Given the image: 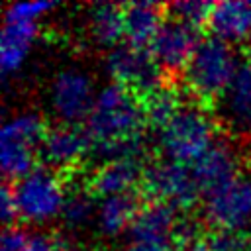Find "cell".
<instances>
[{"instance_id": "cell-1", "label": "cell", "mask_w": 251, "mask_h": 251, "mask_svg": "<svg viewBox=\"0 0 251 251\" xmlns=\"http://www.w3.org/2000/svg\"><path fill=\"white\" fill-rule=\"evenodd\" d=\"M145 126L147 120L141 98L114 82L98 88L92 110L84 120L90 149L104 161L124 157L139 159Z\"/></svg>"}, {"instance_id": "cell-2", "label": "cell", "mask_w": 251, "mask_h": 251, "mask_svg": "<svg viewBox=\"0 0 251 251\" xmlns=\"http://www.w3.org/2000/svg\"><path fill=\"white\" fill-rule=\"evenodd\" d=\"M237 55L231 45L216 39H200L190 63L182 71L186 90L202 104L220 102L239 71Z\"/></svg>"}, {"instance_id": "cell-3", "label": "cell", "mask_w": 251, "mask_h": 251, "mask_svg": "<svg viewBox=\"0 0 251 251\" xmlns=\"http://www.w3.org/2000/svg\"><path fill=\"white\" fill-rule=\"evenodd\" d=\"M218 129L202 106H182L175 118L157 131V145L163 159L194 165L216 141Z\"/></svg>"}, {"instance_id": "cell-4", "label": "cell", "mask_w": 251, "mask_h": 251, "mask_svg": "<svg viewBox=\"0 0 251 251\" xmlns=\"http://www.w3.org/2000/svg\"><path fill=\"white\" fill-rule=\"evenodd\" d=\"M47 129L43 116L35 110H22L4 120L0 129V167L6 178L16 182L35 169V157Z\"/></svg>"}, {"instance_id": "cell-5", "label": "cell", "mask_w": 251, "mask_h": 251, "mask_svg": "<svg viewBox=\"0 0 251 251\" xmlns=\"http://www.w3.org/2000/svg\"><path fill=\"white\" fill-rule=\"evenodd\" d=\"M12 192L18 218L33 226H43L61 216L69 190L59 173L47 167H35L31 173L12 182Z\"/></svg>"}, {"instance_id": "cell-6", "label": "cell", "mask_w": 251, "mask_h": 251, "mask_svg": "<svg viewBox=\"0 0 251 251\" xmlns=\"http://www.w3.org/2000/svg\"><path fill=\"white\" fill-rule=\"evenodd\" d=\"M202 216L214 231H243L251 226V176L239 173L204 192Z\"/></svg>"}, {"instance_id": "cell-7", "label": "cell", "mask_w": 251, "mask_h": 251, "mask_svg": "<svg viewBox=\"0 0 251 251\" xmlns=\"http://www.w3.org/2000/svg\"><path fill=\"white\" fill-rule=\"evenodd\" d=\"M141 188L153 198V202H161L175 212L190 210L202 192L192 167L163 157L145 167Z\"/></svg>"}, {"instance_id": "cell-8", "label": "cell", "mask_w": 251, "mask_h": 251, "mask_svg": "<svg viewBox=\"0 0 251 251\" xmlns=\"http://www.w3.org/2000/svg\"><path fill=\"white\" fill-rule=\"evenodd\" d=\"M96 92L94 80L86 71L67 67L53 75L47 86V106L59 124L76 126L88 118Z\"/></svg>"}, {"instance_id": "cell-9", "label": "cell", "mask_w": 251, "mask_h": 251, "mask_svg": "<svg viewBox=\"0 0 251 251\" xmlns=\"http://www.w3.org/2000/svg\"><path fill=\"white\" fill-rule=\"evenodd\" d=\"M102 69L114 84L129 88L139 98H145L163 86V71L151 57L149 49H139L129 43L110 49L102 59Z\"/></svg>"}, {"instance_id": "cell-10", "label": "cell", "mask_w": 251, "mask_h": 251, "mask_svg": "<svg viewBox=\"0 0 251 251\" xmlns=\"http://www.w3.org/2000/svg\"><path fill=\"white\" fill-rule=\"evenodd\" d=\"M90 139L78 126L57 124L47 129L41 145L39 157L47 169L55 173H73L82 159L90 153Z\"/></svg>"}, {"instance_id": "cell-11", "label": "cell", "mask_w": 251, "mask_h": 251, "mask_svg": "<svg viewBox=\"0 0 251 251\" xmlns=\"http://www.w3.org/2000/svg\"><path fill=\"white\" fill-rule=\"evenodd\" d=\"M200 43L198 29L167 20L149 45V53L165 73H182Z\"/></svg>"}, {"instance_id": "cell-12", "label": "cell", "mask_w": 251, "mask_h": 251, "mask_svg": "<svg viewBox=\"0 0 251 251\" xmlns=\"http://www.w3.org/2000/svg\"><path fill=\"white\" fill-rule=\"evenodd\" d=\"M143 167L135 157L124 159H110L104 161L88 178V188L94 196H118V194H131L143 178Z\"/></svg>"}, {"instance_id": "cell-13", "label": "cell", "mask_w": 251, "mask_h": 251, "mask_svg": "<svg viewBox=\"0 0 251 251\" xmlns=\"http://www.w3.org/2000/svg\"><path fill=\"white\" fill-rule=\"evenodd\" d=\"M39 24L16 18H4L0 35V69L4 76L16 75L27 61L37 39Z\"/></svg>"}, {"instance_id": "cell-14", "label": "cell", "mask_w": 251, "mask_h": 251, "mask_svg": "<svg viewBox=\"0 0 251 251\" xmlns=\"http://www.w3.org/2000/svg\"><path fill=\"white\" fill-rule=\"evenodd\" d=\"M212 37L235 45L251 41V2L243 0H220L212 6L208 20Z\"/></svg>"}, {"instance_id": "cell-15", "label": "cell", "mask_w": 251, "mask_h": 251, "mask_svg": "<svg viewBox=\"0 0 251 251\" xmlns=\"http://www.w3.org/2000/svg\"><path fill=\"white\" fill-rule=\"evenodd\" d=\"M222 120L237 135H251V65H241L224 98L220 100Z\"/></svg>"}, {"instance_id": "cell-16", "label": "cell", "mask_w": 251, "mask_h": 251, "mask_svg": "<svg viewBox=\"0 0 251 251\" xmlns=\"http://www.w3.org/2000/svg\"><path fill=\"white\" fill-rule=\"evenodd\" d=\"M192 173L204 194L239 175V155L235 153L231 143L218 139L192 165Z\"/></svg>"}, {"instance_id": "cell-17", "label": "cell", "mask_w": 251, "mask_h": 251, "mask_svg": "<svg viewBox=\"0 0 251 251\" xmlns=\"http://www.w3.org/2000/svg\"><path fill=\"white\" fill-rule=\"evenodd\" d=\"M84 27H86L88 39L94 45L108 51L118 47L122 37H126L124 6L114 2L90 4L84 12Z\"/></svg>"}, {"instance_id": "cell-18", "label": "cell", "mask_w": 251, "mask_h": 251, "mask_svg": "<svg viewBox=\"0 0 251 251\" xmlns=\"http://www.w3.org/2000/svg\"><path fill=\"white\" fill-rule=\"evenodd\" d=\"M165 6L157 2H129L124 6L126 12V39L129 45L139 49H149L151 41L163 27Z\"/></svg>"}, {"instance_id": "cell-19", "label": "cell", "mask_w": 251, "mask_h": 251, "mask_svg": "<svg viewBox=\"0 0 251 251\" xmlns=\"http://www.w3.org/2000/svg\"><path fill=\"white\" fill-rule=\"evenodd\" d=\"M176 212L161 202H149L139 208L127 229L129 239L137 241H173L176 227Z\"/></svg>"}, {"instance_id": "cell-20", "label": "cell", "mask_w": 251, "mask_h": 251, "mask_svg": "<svg viewBox=\"0 0 251 251\" xmlns=\"http://www.w3.org/2000/svg\"><path fill=\"white\" fill-rule=\"evenodd\" d=\"M139 208L141 206L133 192L100 198L96 202V216H94L96 229L104 237H116L129 229Z\"/></svg>"}, {"instance_id": "cell-21", "label": "cell", "mask_w": 251, "mask_h": 251, "mask_svg": "<svg viewBox=\"0 0 251 251\" xmlns=\"http://www.w3.org/2000/svg\"><path fill=\"white\" fill-rule=\"evenodd\" d=\"M143 102V112H145V120L147 126H151L153 129H161L163 126H167L175 114L184 106L180 100V94L176 88L173 86H159L155 92H151L149 96L141 98Z\"/></svg>"}, {"instance_id": "cell-22", "label": "cell", "mask_w": 251, "mask_h": 251, "mask_svg": "<svg viewBox=\"0 0 251 251\" xmlns=\"http://www.w3.org/2000/svg\"><path fill=\"white\" fill-rule=\"evenodd\" d=\"M96 216V204H94V194L90 192L88 186H76L67 192L63 210H61V222L69 229H80L88 226Z\"/></svg>"}, {"instance_id": "cell-23", "label": "cell", "mask_w": 251, "mask_h": 251, "mask_svg": "<svg viewBox=\"0 0 251 251\" xmlns=\"http://www.w3.org/2000/svg\"><path fill=\"white\" fill-rule=\"evenodd\" d=\"M212 6L210 2L204 0H178L167 6V12L171 14V20H176L188 27H202L208 25L210 14H212Z\"/></svg>"}, {"instance_id": "cell-24", "label": "cell", "mask_w": 251, "mask_h": 251, "mask_svg": "<svg viewBox=\"0 0 251 251\" xmlns=\"http://www.w3.org/2000/svg\"><path fill=\"white\" fill-rule=\"evenodd\" d=\"M57 4L55 2H45V0H35V2H12L4 10V18H16V20H27L39 24V20L49 14Z\"/></svg>"}, {"instance_id": "cell-25", "label": "cell", "mask_w": 251, "mask_h": 251, "mask_svg": "<svg viewBox=\"0 0 251 251\" xmlns=\"http://www.w3.org/2000/svg\"><path fill=\"white\" fill-rule=\"evenodd\" d=\"M212 251H247L249 239L241 231H214L206 237Z\"/></svg>"}, {"instance_id": "cell-26", "label": "cell", "mask_w": 251, "mask_h": 251, "mask_svg": "<svg viewBox=\"0 0 251 251\" xmlns=\"http://www.w3.org/2000/svg\"><path fill=\"white\" fill-rule=\"evenodd\" d=\"M25 251H71V249H69V243L57 233L33 231L29 233Z\"/></svg>"}, {"instance_id": "cell-27", "label": "cell", "mask_w": 251, "mask_h": 251, "mask_svg": "<svg viewBox=\"0 0 251 251\" xmlns=\"http://www.w3.org/2000/svg\"><path fill=\"white\" fill-rule=\"evenodd\" d=\"M198 239H202V237H200V227H198V224H196L194 220H190V218H178L176 227H175V233H173L175 245H176L178 249H184V247H188L190 243H194V241H198Z\"/></svg>"}, {"instance_id": "cell-28", "label": "cell", "mask_w": 251, "mask_h": 251, "mask_svg": "<svg viewBox=\"0 0 251 251\" xmlns=\"http://www.w3.org/2000/svg\"><path fill=\"white\" fill-rule=\"evenodd\" d=\"M27 239H29V233L20 226L4 227L0 237V251H25Z\"/></svg>"}, {"instance_id": "cell-29", "label": "cell", "mask_w": 251, "mask_h": 251, "mask_svg": "<svg viewBox=\"0 0 251 251\" xmlns=\"http://www.w3.org/2000/svg\"><path fill=\"white\" fill-rule=\"evenodd\" d=\"M0 218L4 222L6 227L16 226V218H18V208H16V200H14V192L12 186H2L0 190Z\"/></svg>"}, {"instance_id": "cell-30", "label": "cell", "mask_w": 251, "mask_h": 251, "mask_svg": "<svg viewBox=\"0 0 251 251\" xmlns=\"http://www.w3.org/2000/svg\"><path fill=\"white\" fill-rule=\"evenodd\" d=\"M120 251H178L175 241H137L127 239Z\"/></svg>"}, {"instance_id": "cell-31", "label": "cell", "mask_w": 251, "mask_h": 251, "mask_svg": "<svg viewBox=\"0 0 251 251\" xmlns=\"http://www.w3.org/2000/svg\"><path fill=\"white\" fill-rule=\"evenodd\" d=\"M182 251H212V249H210V243H208V239H198V241L190 243L188 247H184Z\"/></svg>"}, {"instance_id": "cell-32", "label": "cell", "mask_w": 251, "mask_h": 251, "mask_svg": "<svg viewBox=\"0 0 251 251\" xmlns=\"http://www.w3.org/2000/svg\"><path fill=\"white\" fill-rule=\"evenodd\" d=\"M245 57H247V65H251V41L245 47Z\"/></svg>"}, {"instance_id": "cell-33", "label": "cell", "mask_w": 251, "mask_h": 251, "mask_svg": "<svg viewBox=\"0 0 251 251\" xmlns=\"http://www.w3.org/2000/svg\"><path fill=\"white\" fill-rule=\"evenodd\" d=\"M249 247H251V231H249Z\"/></svg>"}]
</instances>
